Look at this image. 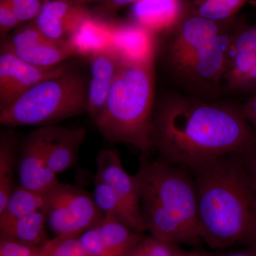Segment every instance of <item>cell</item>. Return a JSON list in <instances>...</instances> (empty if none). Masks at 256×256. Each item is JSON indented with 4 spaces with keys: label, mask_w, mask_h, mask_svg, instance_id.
Returning a JSON list of instances; mask_svg holds the SVG:
<instances>
[{
    "label": "cell",
    "mask_w": 256,
    "mask_h": 256,
    "mask_svg": "<svg viewBox=\"0 0 256 256\" xmlns=\"http://www.w3.org/2000/svg\"><path fill=\"white\" fill-rule=\"evenodd\" d=\"M202 240L212 248H256V190L236 154L190 169Z\"/></svg>",
    "instance_id": "2"
},
{
    "label": "cell",
    "mask_w": 256,
    "mask_h": 256,
    "mask_svg": "<svg viewBox=\"0 0 256 256\" xmlns=\"http://www.w3.org/2000/svg\"><path fill=\"white\" fill-rule=\"evenodd\" d=\"M6 52L13 54L26 63L42 67L60 65L75 56L68 41L55 42L48 38L30 46Z\"/></svg>",
    "instance_id": "22"
},
{
    "label": "cell",
    "mask_w": 256,
    "mask_h": 256,
    "mask_svg": "<svg viewBox=\"0 0 256 256\" xmlns=\"http://www.w3.org/2000/svg\"><path fill=\"white\" fill-rule=\"evenodd\" d=\"M96 176L107 184L134 213L142 216L136 178L124 170L118 152L114 150H102L96 158Z\"/></svg>",
    "instance_id": "15"
},
{
    "label": "cell",
    "mask_w": 256,
    "mask_h": 256,
    "mask_svg": "<svg viewBox=\"0 0 256 256\" xmlns=\"http://www.w3.org/2000/svg\"><path fill=\"white\" fill-rule=\"evenodd\" d=\"M232 18L222 32L207 44L176 75L174 80L186 90L198 95L218 92L224 84L229 50L235 35L242 28H234Z\"/></svg>",
    "instance_id": "7"
},
{
    "label": "cell",
    "mask_w": 256,
    "mask_h": 256,
    "mask_svg": "<svg viewBox=\"0 0 256 256\" xmlns=\"http://www.w3.org/2000/svg\"><path fill=\"white\" fill-rule=\"evenodd\" d=\"M46 224L44 210L34 212L0 226V240H14L31 246H42L48 242L45 230Z\"/></svg>",
    "instance_id": "20"
},
{
    "label": "cell",
    "mask_w": 256,
    "mask_h": 256,
    "mask_svg": "<svg viewBox=\"0 0 256 256\" xmlns=\"http://www.w3.org/2000/svg\"><path fill=\"white\" fill-rule=\"evenodd\" d=\"M154 62L122 60L104 110L95 124L108 141L132 146L142 156H149L153 150Z\"/></svg>",
    "instance_id": "4"
},
{
    "label": "cell",
    "mask_w": 256,
    "mask_h": 256,
    "mask_svg": "<svg viewBox=\"0 0 256 256\" xmlns=\"http://www.w3.org/2000/svg\"><path fill=\"white\" fill-rule=\"evenodd\" d=\"M46 201V192L32 191L21 185L14 188L6 207L0 214V226L34 212L44 210Z\"/></svg>",
    "instance_id": "24"
},
{
    "label": "cell",
    "mask_w": 256,
    "mask_h": 256,
    "mask_svg": "<svg viewBox=\"0 0 256 256\" xmlns=\"http://www.w3.org/2000/svg\"><path fill=\"white\" fill-rule=\"evenodd\" d=\"M46 0H8L20 23L34 21Z\"/></svg>",
    "instance_id": "27"
},
{
    "label": "cell",
    "mask_w": 256,
    "mask_h": 256,
    "mask_svg": "<svg viewBox=\"0 0 256 256\" xmlns=\"http://www.w3.org/2000/svg\"><path fill=\"white\" fill-rule=\"evenodd\" d=\"M40 247L31 246L14 240H0V256H32Z\"/></svg>",
    "instance_id": "30"
},
{
    "label": "cell",
    "mask_w": 256,
    "mask_h": 256,
    "mask_svg": "<svg viewBox=\"0 0 256 256\" xmlns=\"http://www.w3.org/2000/svg\"><path fill=\"white\" fill-rule=\"evenodd\" d=\"M242 6L223 0H197L193 12L207 20L223 22L233 18Z\"/></svg>",
    "instance_id": "26"
},
{
    "label": "cell",
    "mask_w": 256,
    "mask_h": 256,
    "mask_svg": "<svg viewBox=\"0 0 256 256\" xmlns=\"http://www.w3.org/2000/svg\"><path fill=\"white\" fill-rule=\"evenodd\" d=\"M55 256H94L88 252L78 238L67 239L60 244Z\"/></svg>",
    "instance_id": "31"
},
{
    "label": "cell",
    "mask_w": 256,
    "mask_h": 256,
    "mask_svg": "<svg viewBox=\"0 0 256 256\" xmlns=\"http://www.w3.org/2000/svg\"><path fill=\"white\" fill-rule=\"evenodd\" d=\"M236 156L242 163L256 190V146Z\"/></svg>",
    "instance_id": "32"
},
{
    "label": "cell",
    "mask_w": 256,
    "mask_h": 256,
    "mask_svg": "<svg viewBox=\"0 0 256 256\" xmlns=\"http://www.w3.org/2000/svg\"><path fill=\"white\" fill-rule=\"evenodd\" d=\"M156 35L137 23H114L111 48L122 62L156 60Z\"/></svg>",
    "instance_id": "14"
},
{
    "label": "cell",
    "mask_w": 256,
    "mask_h": 256,
    "mask_svg": "<svg viewBox=\"0 0 256 256\" xmlns=\"http://www.w3.org/2000/svg\"><path fill=\"white\" fill-rule=\"evenodd\" d=\"M230 18L215 22L202 18L193 12L188 14L184 13L174 26L162 33L165 38L161 46V55L171 76H174L215 38Z\"/></svg>",
    "instance_id": "8"
},
{
    "label": "cell",
    "mask_w": 256,
    "mask_h": 256,
    "mask_svg": "<svg viewBox=\"0 0 256 256\" xmlns=\"http://www.w3.org/2000/svg\"><path fill=\"white\" fill-rule=\"evenodd\" d=\"M256 62V25L242 28L234 36L229 50L224 84L234 90L242 77Z\"/></svg>",
    "instance_id": "18"
},
{
    "label": "cell",
    "mask_w": 256,
    "mask_h": 256,
    "mask_svg": "<svg viewBox=\"0 0 256 256\" xmlns=\"http://www.w3.org/2000/svg\"><path fill=\"white\" fill-rule=\"evenodd\" d=\"M21 24L12 5L8 0H0V35L2 41L10 32L16 30Z\"/></svg>",
    "instance_id": "29"
},
{
    "label": "cell",
    "mask_w": 256,
    "mask_h": 256,
    "mask_svg": "<svg viewBox=\"0 0 256 256\" xmlns=\"http://www.w3.org/2000/svg\"><path fill=\"white\" fill-rule=\"evenodd\" d=\"M144 237H143V238H144ZM143 238L142 240L138 244L137 246L134 248L132 252L128 254V256H144V242H143Z\"/></svg>",
    "instance_id": "38"
},
{
    "label": "cell",
    "mask_w": 256,
    "mask_h": 256,
    "mask_svg": "<svg viewBox=\"0 0 256 256\" xmlns=\"http://www.w3.org/2000/svg\"><path fill=\"white\" fill-rule=\"evenodd\" d=\"M212 256H256V248H240L215 255L212 254Z\"/></svg>",
    "instance_id": "36"
},
{
    "label": "cell",
    "mask_w": 256,
    "mask_h": 256,
    "mask_svg": "<svg viewBox=\"0 0 256 256\" xmlns=\"http://www.w3.org/2000/svg\"><path fill=\"white\" fill-rule=\"evenodd\" d=\"M46 223L56 236L78 237L98 224L104 214L84 188L58 182L46 192Z\"/></svg>",
    "instance_id": "6"
},
{
    "label": "cell",
    "mask_w": 256,
    "mask_h": 256,
    "mask_svg": "<svg viewBox=\"0 0 256 256\" xmlns=\"http://www.w3.org/2000/svg\"><path fill=\"white\" fill-rule=\"evenodd\" d=\"M68 68L62 64L55 66H37L20 60L9 52L1 50L0 109L11 105L36 84L60 75Z\"/></svg>",
    "instance_id": "9"
},
{
    "label": "cell",
    "mask_w": 256,
    "mask_h": 256,
    "mask_svg": "<svg viewBox=\"0 0 256 256\" xmlns=\"http://www.w3.org/2000/svg\"><path fill=\"white\" fill-rule=\"evenodd\" d=\"M95 226L112 256H128L144 237L111 216L104 215Z\"/></svg>",
    "instance_id": "21"
},
{
    "label": "cell",
    "mask_w": 256,
    "mask_h": 256,
    "mask_svg": "<svg viewBox=\"0 0 256 256\" xmlns=\"http://www.w3.org/2000/svg\"><path fill=\"white\" fill-rule=\"evenodd\" d=\"M72 238H78V237L74 236L69 234L56 236L54 238L48 240L46 244L42 246L38 252H35L32 256H55L56 252L60 244L67 239Z\"/></svg>",
    "instance_id": "33"
},
{
    "label": "cell",
    "mask_w": 256,
    "mask_h": 256,
    "mask_svg": "<svg viewBox=\"0 0 256 256\" xmlns=\"http://www.w3.org/2000/svg\"><path fill=\"white\" fill-rule=\"evenodd\" d=\"M90 15L87 10L68 0H46L34 22L48 40L66 42Z\"/></svg>",
    "instance_id": "11"
},
{
    "label": "cell",
    "mask_w": 256,
    "mask_h": 256,
    "mask_svg": "<svg viewBox=\"0 0 256 256\" xmlns=\"http://www.w3.org/2000/svg\"><path fill=\"white\" fill-rule=\"evenodd\" d=\"M114 23L88 16L69 37L68 42L75 56L90 58L112 47Z\"/></svg>",
    "instance_id": "17"
},
{
    "label": "cell",
    "mask_w": 256,
    "mask_h": 256,
    "mask_svg": "<svg viewBox=\"0 0 256 256\" xmlns=\"http://www.w3.org/2000/svg\"><path fill=\"white\" fill-rule=\"evenodd\" d=\"M88 85L80 74L68 68L44 80L0 109V124L9 128L56 126L87 112Z\"/></svg>",
    "instance_id": "5"
},
{
    "label": "cell",
    "mask_w": 256,
    "mask_h": 256,
    "mask_svg": "<svg viewBox=\"0 0 256 256\" xmlns=\"http://www.w3.org/2000/svg\"><path fill=\"white\" fill-rule=\"evenodd\" d=\"M151 140L162 160L188 170L256 146L242 106L178 94L156 104Z\"/></svg>",
    "instance_id": "1"
},
{
    "label": "cell",
    "mask_w": 256,
    "mask_h": 256,
    "mask_svg": "<svg viewBox=\"0 0 256 256\" xmlns=\"http://www.w3.org/2000/svg\"><path fill=\"white\" fill-rule=\"evenodd\" d=\"M68 1L78 2H92L94 0H68Z\"/></svg>",
    "instance_id": "39"
},
{
    "label": "cell",
    "mask_w": 256,
    "mask_h": 256,
    "mask_svg": "<svg viewBox=\"0 0 256 256\" xmlns=\"http://www.w3.org/2000/svg\"><path fill=\"white\" fill-rule=\"evenodd\" d=\"M138 0H107V4L110 8L118 10L126 5L134 4Z\"/></svg>",
    "instance_id": "37"
},
{
    "label": "cell",
    "mask_w": 256,
    "mask_h": 256,
    "mask_svg": "<svg viewBox=\"0 0 256 256\" xmlns=\"http://www.w3.org/2000/svg\"><path fill=\"white\" fill-rule=\"evenodd\" d=\"M142 156L134 175L146 232L173 244L198 248V200L192 174L164 160Z\"/></svg>",
    "instance_id": "3"
},
{
    "label": "cell",
    "mask_w": 256,
    "mask_h": 256,
    "mask_svg": "<svg viewBox=\"0 0 256 256\" xmlns=\"http://www.w3.org/2000/svg\"><path fill=\"white\" fill-rule=\"evenodd\" d=\"M43 127L30 133L22 143L18 158V176L23 188L46 192L58 182L48 166L43 144Z\"/></svg>",
    "instance_id": "10"
},
{
    "label": "cell",
    "mask_w": 256,
    "mask_h": 256,
    "mask_svg": "<svg viewBox=\"0 0 256 256\" xmlns=\"http://www.w3.org/2000/svg\"><path fill=\"white\" fill-rule=\"evenodd\" d=\"M242 109L249 124L256 132V89L252 92L250 97L242 105Z\"/></svg>",
    "instance_id": "35"
},
{
    "label": "cell",
    "mask_w": 256,
    "mask_h": 256,
    "mask_svg": "<svg viewBox=\"0 0 256 256\" xmlns=\"http://www.w3.org/2000/svg\"><path fill=\"white\" fill-rule=\"evenodd\" d=\"M82 246L94 256H112L106 246L96 226L84 232L78 237Z\"/></svg>",
    "instance_id": "28"
},
{
    "label": "cell",
    "mask_w": 256,
    "mask_h": 256,
    "mask_svg": "<svg viewBox=\"0 0 256 256\" xmlns=\"http://www.w3.org/2000/svg\"><path fill=\"white\" fill-rule=\"evenodd\" d=\"M94 200L104 215L111 216L139 234L146 232L142 218L138 215L100 178H94Z\"/></svg>",
    "instance_id": "19"
},
{
    "label": "cell",
    "mask_w": 256,
    "mask_h": 256,
    "mask_svg": "<svg viewBox=\"0 0 256 256\" xmlns=\"http://www.w3.org/2000/svg\"><path fill=\"white\" fill-rule=\"evenodd\" d=\"M47 40L32 21L20 26L2 41L1 50H11L25 48Z\"/></svg>",
    "instance_id": "25"
},
{
    "label": "cell",
    "mask_w": 256,
    "mask_h": 256,
    "mask_svg": "<svg viewBox=\"0 0 256 256\" xmlns=\"http://www.w3.org/2000/svg\"><path fill=\"white\" fill-rule=\"evenodd\" d=\"M89 60L90 80L88 85L87 112L96 124L104 110L122 60L112 48L92 55Z\"/></svg>",
    "instance_id": "12"
},
{
    "label": "cell",
    "mask_w": 256,
    "mask_h": 256,
    "mask_svg": "<svg viewBox=\"0 0 256 256\" xmlns=\"http://www.w3.org/2000/svg\"><path fill=\"white\" fill-rule=\"evenodd\" d=\"M43 129L44 150L50 169L58 174L74 166L86 136L85 128L50 126Z\"/></svg>",
    "instance_id": "13"
},
{
    "label": "cell",
    "mask_w": 256,
    "mask_h": 256,
    "mask_svg": "<svg viewBox=\"0 0 256 256\" xmlns=\"http://www.w3.org/2000/svg\"><path fill=\"white\" fill-rule=\"evenodd\" d=\"M134 22L154 33L174 26L184 14L181 0H138L132 4Z\"/></svg>",
    "instance_id": "16"
},
{
    "label": "cell",
    "mask_w": 256,
    "mask_h": 256,
    "mask_svg": "<svg viewBox=\"0 0 256 256\" xmlns=\"http://www.w3.org/2000/svg\"><path fill=\"white\" fill-rule=\"evenodd\" d=\"M18 148L15 133L11 130L2 131L0 136V214L4 210L14 188Z\"/></svg>",
    "instance_id": "23"
},
{
    "label": "cell",
    "mask_w": 256,
    "mask_h": 256,
    "mask_svg": "<svg viewBox=\"0 0 256 256\" xmlns=\"http://www.w3.org/2000/svg\"><path fill=\"white\" fill-rule=\"evenodd\" d=\"M256 89V62L239 82L235 92H254Z\"/></svg>",
    "instance_id": "34"
}]
</instances>
